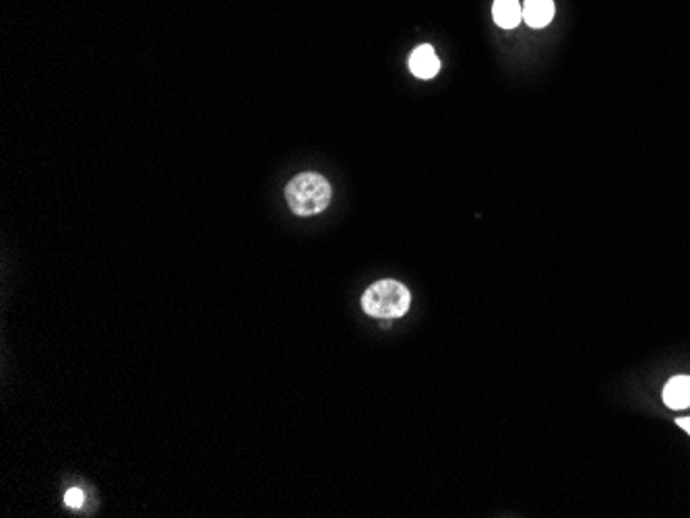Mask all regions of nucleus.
<instances>
[{"instance_id": "423d86ee", "label": "nucleus", "mask_w": 690, "mask_h": 518, "mask_svg": "<svg viewBox=\"0 0 690 518\" xmlns=\"http://www.w3.org/2000/svg\"><path fill=\"white\" fill-rule=\"evenodd\" d=\"M554 19V3L552 0H525L524 4V21L533 29H541L550 25Z\"/></svg>"}, {"instance_id": "f03ea898", "label": "nucleus", "mask_w": 690, "mask_h": 518, "mask_svg": "<svg viewBox=\"0 0 690 518\" xmlns=\"http://www.w3.org/2000/svg\"><path fill=\"white\" fill-rule=\"evenodd\" d=\"M289 209L300 217H311L325 211L331 203V184L321 174L304 172L296 176L286 189Z\"/></svg>"}, {"instance_id": "20e7f679", "label": "nucleus", "mask_w": 690, "mask_h": 518, "mask_svg": "<svg viewBox=\"0 0 690 518\" xmlns=\"http://www.w3.org/2000/svg\"><path fill=\"white\" fill-rule=\"evenodd\" d=\"M663 403L670 409L682 411L690 407V376H674L663 386Z\"/></svg>"}, {"instance_id": "0eeeda50", "label": "nucleus", "mask_w": 690, "mask_h": 518, "mask_svg": "<svg viewBox=\"0 0 690 518\" xmlns=\"http://www.w3.org/2000/svg\"><path fill=\"white\" fill-rule=\"evenodd\" d=\"M83 502H85V494H83L79 488H70L67 496H64V504H67L69 508H81Z\"/></svg>"}, {"instance_id": "f257e3e1", "label": "nucleus", "mask_w": 690, "mask_h": 518, "mask_svg": "<svg viewBox=\"0 0 690 518\" xmlns=\"http://www.w3.org/2000/svg\"><path fill=\"white\" fill-rule=\"evenodd\" d=\"M411 306L410 289L395 279L372 283L362 295V310L372 319L393 320L405 316Z\"/></svg>"}, {"instance_id": "6e6552de", "label": "nucleus", "mask_w": 690, "mask_h": 518, "mask_svg": "<svg viewBox=\"0 0 690 518\" xmlns=\"http://www.w3.org/2000/svg\"><path fill=\"white\" fill-rule=\"evenodd\" d=\"M676 424H678V427H682V430H685L690 436V417H680Z\"/></svg>"}, {"instance_id": "39448f33", "label": "nucleus", "mask_w": 690, "mask_h": 518, "mask_svg": "<svg viewBox=\"0 0 690 518\" xmlns=\"http://www.w3.org/2000/svg\"><path fill=\"white\" fill-rule=\"evenodd\" d=\"M494 21L502 29H515L524 21V6L519 0H496L492 6Z\"/></svg>"}, {"instance_id": "7ed1b4c3", "label": "nucleus", "mask_w": 690, "mask_h": 518, "mask_svg": "<svg viewBox=\"0 0 690 518\" xmlns=\"http://www.w3.org/2000/svg\"><path fill=\"white\" fill-rule=\"evenodd\" d=\"M410 70L418 79H432V77H436L438 70H441V61H438V56L434 54V48L426 44V46H420L411 52Z\"/></svg>"}]
</instances>
